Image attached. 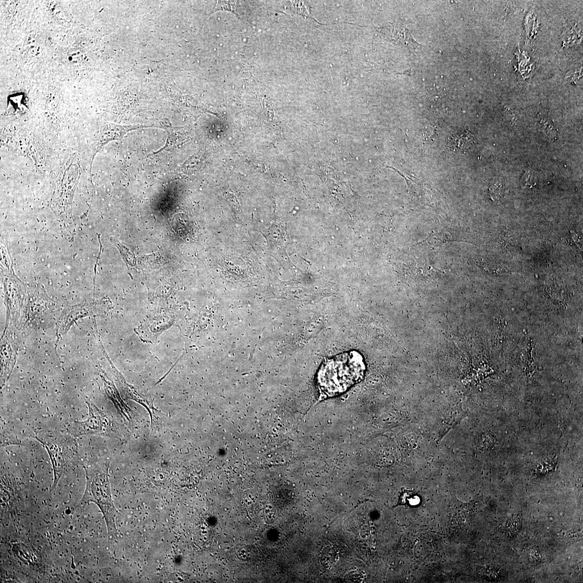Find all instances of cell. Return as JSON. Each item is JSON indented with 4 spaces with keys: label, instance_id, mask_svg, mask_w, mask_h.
<instances>
[{
    "label": "cell",
    "instance_id": "6",
    "mask_svg": "<svg viewBox=\"0 0 583 583\" xmlns=\"http://www.w3.org/2000/svg\"><path fill=\"white\" fill-rule=\"evenodd\" d=\"M400 503L406 506H416L420 503V498L417 495L412 493H404L400 500Z\"/></svg>",
    "mask_w": 583,
    "mask_h": 583
},
{
    "label": "cell",
    "instance_id": "4",
    "mask_svg": "<svg viewBox=\"0 0 583 583\" xmlns=\"http://www.w3.org/2000/svg\"><path fill=\"white\" fill-rule=\"evenodd\" d=\"M473 139L468 133H459L450 138L449 147L454 151H464L471 146Z\"/></svg>",
    "mask_w": 583,
    "mask_h": 583
},
{
    "label": "cell",
    "instance_id": "3",
    "mask_svg": "<svg viewBox=\"0 0 583 583\" xmlns=\"http://www.w3.org/2000/svg\"><path fill=\"white\" fill-rule=\"evenodd\" d=\"M89 409V416L86 421L83 422H75L72 428L70 429L71 434L74 436H80L84 435L97 434L108 432L105 429L107 426L108 418L104 415L101 411H99L94 404L87 403Z\"/></svg>",
    "mask_w": 583,
    "mask_h": 583
},
{
    "label": "cell",
    "instance_id": "9",
    "mask_svg": "<svg viewBox=\"0 0 583 583\" xmlns=\"http://www.w3.org/2000/svg\"><path fill=\"white\" fill-rule=\"evenodd\" d=\"M347 578L353 582H360L363 580V573L359 571L352 572L348 575Z\"/></svg>",
    "mask_w": 583,
    "mask_h": 583
},
{
    "label": "cell",
    "instance_id": "7",
    "mask_svg": "<svg viewBox=\"0 0 583 583\" xmlns=\"http://www.w3.org/2000/svg\"><path fill=\"white\" fill-rule=\"evenodd\" d=\"M521 184L524 188H532L536 184V177L531 171L525 172L522 177Z\"/></svg>",
    "mask_w": 583,
    "mask_h": 583
},
{
    "label": "cell",
    "instance_id": "1",
    "mask_svg": "<svg viewBox=\"0 0 583 583\" xmlns=\"http://www.w3.org/2000/svg\"><path fill=\"white\" fill-rule=\"evenodd\" d=\"M363 357L356 351L341 354L326 361L318 373L320 399L343 393L363 376Z\"/></svg>",
    "mask_w": 583,
    "mask_h": 583
},
{
    "label": "cell",
    "instance_id": "5",
    "mask_svg": "<svg viewBox=\"0 0 583 583\" xmlns=\"http://www.w3.org/2000/svg\"><path fill=\"white\" fill-rule=\"evenodd\" d=\"M339 558V553L335 547L327 546L322 553L321 561L326 568H331L337 563Z\"/></svg>",
    "mask_w": 583,
    "mask_h": 583
},
{
    "label": "cell",
    "instance_id": "8",
    "mask_svg": "<svg viewBox=\"0 0 583 583\" xmlns=\"http://www.w3.org/2000/svg\"><path fill=\"white\" fill-rule=\"evenodd\" d=\"M490 196L494 201L500 200L503 195V191L500 184H495L490 189Z\"/></svg>",
    "mask_w": 583,
    "mask_h": 583
},
{
    "label": "cell",
    "instance_id": "2",
    "mask_svg": "<svg viewBox=\"0 0 583 583\" xmlns=\"http://www.w3.org/2000/svg\"><path fill=\"white\" fill-rule=\"evenodd\" d=\"M44 445L51 458L54 472L53 489L55 488L63 473L67 470L77 456V445L72 438L61 435L37 436Z\"/></svg>",
    "mask_w": 583,
    "mask_h": 583
}]
</instances>
